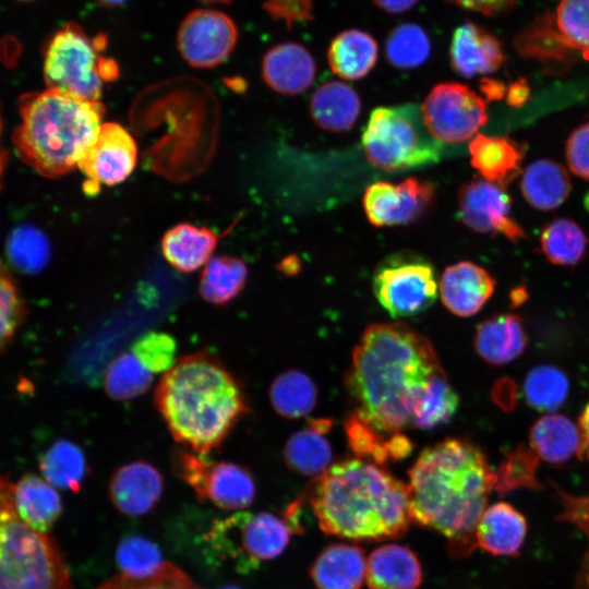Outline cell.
I'll return each mask as SVG.
<instances>
[{"label": "cell", "instance_id": "6da1fadb", "mask_svg": "<svg viewBox=\"0 0 589 589\" xmlns=\"http://www.w3.org/2000/svg\"><path fill=\"white\" fill-rule=\"evenodd\" d=\"M441 372L425 336L401 322L372 324L356 346L346 374L352 412L384 436L402 433Z\"/></svg>", "mask_w": 589, "mask_h": 589}, {"label": "cell", "instance_id": "7a4b0ae2", "mask_svg": "<svg viewBox=\"0 0 589 589\" xmlns=\"http://www.w3.org/2000/svg\"><path fill=\"white\" fill-rule=\"evenodd\" d=\"M408 474L412 522L445 537L452 557L470 555L496 483L484 454L466 438H447L424 448Z\"/></svg>", "mask_w": 589, "mask_h": 589}, {"label": "cell", "instance_id": "3957f363", "mask_svg": "<svg viewBox=\"0 0 589 589\" xmlns=\"http://www.w3.org/2000/svg\"><path fill=\"white\" fill-rule=\"evenodd\" d=\"M409 485L375 462L351 458L315 477L302 498L320 529L352 541H383L406 533L412 522Z\"/></svg>", "mask_w": 589, "mask_h": 589}, {"label": "cell", "instance_id": "277c9868", "mask_svg": "<svg viewBox=\"0 0 589 589\" xmlns=\"http://www.w3.org/2000/svg\"><path fill=\"white\" fill-rule=\"evenodd\" d=\"M154 402L176 442L200 455L219 448L250 412L240 383L206 351L179 358L156 386Z\"/></svg>", "mask_w": 589, "mask_h": 589}, {"label": "cell", "instance_id": "5b68a950", "mask_svg": "<svg viewBox=\"0 0 589 589\" xmlns=\"http://www.w3.org/2000/svg\"><path fill=\"white\" fill-rule=\"evenodd\" d=\"M21 124L13 132L20 158L47 178L76 168L95 141L105 106L47 88L20 99Z\"/></svg>", "mask_w": 589, "mask_h": 589}, {"label": "cell", "instance_id": "8992f818", "mask_svg": "<svg viewBox=\"0 0 589 589\" xmlns=\"http://www.w3.org/2000/svg\"><path fill=\"white\" fill-rule=\"evenodd\" d=\"M13 484L0 474V589H73L57 542L17 515Z\"/></svg>", "mask_w": 589, "mask_h": 589}, {"label": "cell", "instance_id": "52a82bcc", "mask_svg": "<svg viewBox=\"0 0 589 589\" xmlns=\"http://www.w3.org/2000/svg\"><path fill=\"white\" fill-rule=\"evenodd\" d=\"M107 39L104 33L88 36L74 22L58 29L44 50L47 88L80 100L99 101L104 83L119 73L115 60L101 53Z\"/></svg>", "mask_w": 589, "mask_h": 589}, {"label": "cell", "instance_id": "ba28073f", "mask_svg": "<svg viewBox=\"0 0 589 589\" xmlns=\"http://www.w3.org/2000/svg\"><path fill=\"white\" fill-rule=\"evenodd\" d=\"M361 140L368 160L389 172L437 163L443 152L442 144L428 130L417 104L375 108Z\"/></svg>", "mask_w": 589, "mask_h": 589}, {"label": "cell", "instance_id": "9c48e42d", "mask_svg": "<svg viewBox=\"0 0 589 589\" xmlns=\"http://www.w3.org/2000/svg\"><path fill=\"white\" fill-rule=\"evenodd\" d=\"M291 534L284 517L269 512H237L215 519L204 540L217 560L248 574L281 555Z\"/></svg>", "mask_w": 589, "mask_h": 589}, {"label": "cell", "instance_id": "30bf717a", "mask_svg": "<svg viewBox=\"0 0 589 589\" xmlns=\"http://www.w3.org/2000/svg\"><path fill=\"white\" fill-rule=\"evenodd\" d=\"M373 291L392 317L417 315L437 297L434 266L412 252H398L384 259L373 274Z\"/></svg>", "mask_w": 589, "mask_h": 589}, {"label": "cell", "instance_id": "8fae6325", "mask_svg": "<svg viewBox=\"0 0 589 589\" xmlns=\"http://www.w3.org/2000/svg\"><path fill=\"white\" fill-rule=\"evenodd\" d=\"M171 466L175 474L193 490L200 501L218 508L243 509L255 498V481L250 470L242 465L215 461L206 455L176 449L171 456Z\"/></svg>", "mask_w": 589, "mask_h": 589}, {"label": "cell", "instance_id": "7c38bea8", "mask_svg": "<svg viewBox=\"0 0 589 589\" xmlns=\"http://www.w3.org/2000/svg\"><path fill=\"white\" fill-rule=\"evenodd\" d=\"M424 123L440 143L457 144L471 139L488 121L486 105L468 86L437 84L421 106Z\"/></svg>", "mask_w": 589, "mask_h": 589}, {"label": "cell", "instance_id": "4fadbf2b", "mask_svg": "<svg viewBox=\"0 0 589 589\" xmlns=\"http://www.w3.org/2000/svg\"><path fill=\"white\" fill-rule=\"evenodd\" d=\"M233 20L213 9H196L180 23L177 44L181 57L193 68L212 69L225 62L236 47Z\"/></svg>", "mask_w": 589, "mask_h": 589}, {"label": "cell", "instance_id": "5bb4252c", "mask_svg": "<svg viewBox=\"0 0 589 589\" xmlns=\"http://www.w3.org/2000/svg\"><path fill=\"white\" fill-rule=\"evenodd\" d=\"M434 185L424 179L408 178L399 183L378 181L366 188L363 209L375 227L406 225L419 220L432 207Z\"/></svg>", "mask_w": 589, "mask_h": 589}, {"label": "cell", "instance_id": "9a60e30c", "mask_svg": "<svg viewBox=\"0 0 589 589\" xmlns=\"http://www.w3.org/2000/svg\"><path fill=\"white\" fill-rule=\"evenodd\" d=\"M512 200L504 187L473 179L458 192V216L470 229L501 233L513 242L525 239V230L509 216Z\"/></svg>", "mask_w": 589, "mask_h": 589}, {"label": "cell", "instance_id": "2e32d148", "mask_svg": "<svg viewBox=\"0 0 589 589\" xmlns=\"http://www.w3.org/2000/svg\"><path fill=\"white\" fill-rule=\"evenodd\" d=\"M137 146L132 135L119 123H101L97 136L77 168L85 175L91 193L98 184L113 185L124 181L134 170Z\"/></svg>", "mask_w": 589, "mask_h": 589}, {"label": "cell", "instance_id": "e0dca14e", "mask_svg": "<svg viewBox=\"0 0 589 589\" xmlns=\"http://www.w3.org/2000/svg\"><path fill=\"white\" fill-rule=\"evenodd\" d=\"M164 492V478L159 470L144 460L125 464L112 473L109 498L121 514L139 517L151 512Z\"/></svg>", "mask_w": 589, "mask_h": 589}, {"label": "cell", "instance_id": "ac0fdd59", "mask_svg": "<svg viewBox=\"0 0 589 589\" xmlns=\"http://www.w3.org/2000/svg\"><path fill=\"white\" fill-rule=\"evenodd\" d=\"M494 289V278L484 268L468 261L446 267L440 279L443 304L460 317L478 313Z\"/></svg>", "mask_w": 589, "mask_h": 589}, {"label": "cell", "instance_id": "d6986e66", "mask_svg": "<svg viewBox=\"0 0 589 589\" xmlns=\"http://www.w3.org/2000/svg\"><path fill=\"white\" fill-rule=\"evenodd\" d=\"M316 64L305 47L281 43L269 48L262 59V76L273 91L283 95L305 92L314 81Z\"/></svg>", "mask_w": 589, "mask_h": 589}, {"label": "cell", "instance_id": "ffe728a7", "mask_svg": "<svg viewBox=\"0 0 589 589\" xmlns=\"http://www.w3.org/2000/svg\"><path fill=\"white\" fill-rule=\"evenodd\" d=\"M449 61L456 73L472 77L497 71L504 61V53L495 36L472 22H465L453 33Z\"/></svg>", "mask_w": 589, "mask_h": 589}, {"label": "cell", "instance_id": "44dd1931", "mask_svg": "<svg viewBox=\"0 0 589 589\" xmlns=\"http://www.w3.org/2000/svg\"><path fill=\"white\" fill-rule=\"evenodd\" d=\"M526 517L513 505L497 502L486 507L476 529L477 546L495 556H517L527 536Z\"/></svg>", "mask_w": 589, "mask_h": 589}, {"label": "cell", "instance_id": "7402d4cb", "mask_svg": "<svg viewBox=\"0 0 589 589\" xmlns=\"http://www.w3.org/2000/svg\"><path fill=\"white\" fill-rule=\"evenodd\" d=\"M365 582L370 589H418L422 582L421 563L406 545H381L366 557Z\"/></svg>", "mask_w": 589, "mask_h": 589}, {"label": "cell", "instance_id": "603a6c76", "mask_svg": "<svg viewBox=\"0 0 589 589\" xmlns=\"http://www.w3.org/2000/svg\"><path fill=\"white\" fill-rule=\"evenodd\" d=\"M364 550L354 544L332 543L310 566L316 589H361L365 581Z\"/></svg>", "mask_w": 589, "mask_h": 589}, {"label": "cell", "instance_id": "cb8c5ba5", "mask_svg": "<svg viewBox=\"0 0 589 589\" xmlns=\"http://www.w3.org/2000/svg\"><path fill=\"white\" fill-rule=\"evenodd\" d=\"M527 334L519 316L501 314L477 328L474 348L488 363L502 365L517 359L527 347Z\"/></svg>", "mask_w": 589, "mask_h": 589}, {"label": "cell", "instance_id": "d4e9b609", "mask_svg": "<svg viewBox=\"0 0 589 589\" xmlns=\"http://www.w3.org/2000/svg\"><path fill=\"white\" fill-rule=\"evenodd\" d=\"M469 153L483 179L505 188L518 176L525 149L509 137L479 134L469 143Z\"/></svg>", "mask_w": 589, "mask_h": 589}, {"label": "cell", "instance_id": "484cf974", "mask_svg": "<svg viewBox=\"0 0 589 589\" xmlns=\"http://www.w3.org/2000/svg\"><path fill=\"white\" fill-rule=\"evenodd\" d=\"M13 504L29 527L48 533L62 513V501L55 488L35 474H25L13 484Z\"/></svg>", "mask_w": 589, "mask_h": 589}, {"label": "cell", "instance_id": "4316f807", "mask_svg": "<svg viewBox=\"0 0 589 589\" xmlns=\"http://www.w3.org/2000/svg\"><path fill=\"white\" fill-rule=\"evenodd\" d=\"M217 242L218 236L212 229L182 223L164 235L161 252L175 269L192 273L211 260Z\"/></svg>", "mask_w": 589, "mask_h": 589}, {"label": "cell", "instance_id": "83f0119b", "mask_svg": "<svg viewBox=\"0 0 589 589\" xmlns=\"http://www.w3.org/2000/svg\"><path fill=\"white\" fill-rule=\"evenodd\" d=\"M361 100L348 84L332 80L321 84L310 99V115L322 129L332 132L349 130L358 120Z\"/></svg>", "mask_w": 589, "mask_h": 589}, {"label": "cell", "instance_id": "f1b7e54d", "mask_svg": "<svg viewBox=\"0 0 589 589\" xmlns=\"http://www.w3.org/2000/svg\"><path fill=\"white\" fill-rule=\"evenodd\" d=\"M531 449L549 464L562 465L579 454L582 433L570 419L557 413L539 418L529 432Z\"/></svg>", "mask_w": 589, "mask_h": 589}, {"label": "cell", "instance_id": "f546056e", "mask_svg": "<svg viewBox=\"0 0 589 589\" xmlns=\"http://www.w3.org/2000/svg\"><path fill=\"white\" fill-rule=\"evenodd\" d=\"M377 50V44L369 33L348 29L330 41L327 61L330 70L341 79L359 80L375 65Z\"/></svg>", "mask_w": 589, "mask_h": 589}, {"label": "cell", "instance_id": "4dcf8cb0", "mask_svg": "<svg viewBox=\"0 0 589 589\" xmlns=\"http://www.w3.org/2000/svg\"><path fill=\"white\" fill-rule=\"evenodd\" d=\"M520 190L529 205L541 211L557 208L572 191L567 171L557 163L540 159L522 172Z\"/></svg>", "mask_w": 589, "mask_h": 589}, {"label": "cell", "instance_id": "1f68e13d", "mask_svg": "<svg viewBox=\"0 0 589 589\" xmlns=\"http://www.w3.org/2000/svg\"><path fill=\"white\" fill-rule=\"evenodd\" d=\"M39 469L53 488L76 493L82 488L88 467L80 446L68 440H59L40 454Z\"/></svg>", "mask_w": 589, "mask_h": 589}, {"label": "cell", "instance_id": "d6a6232c", "mask_svg": "<svg viewBox=\"0 0 589 589\" xmlns=\"http://www.w3.org/2000/svg\"><path fill=\"white\" fill-rule=\"evenodd\" d=\"M247 279L248 268L241 259L214 256L203 268L200 293L212 304L226 305L240 294Z\"/></svg>", "mask_w": 589, "mask_h": 589}, {"label": "cell", "instance_id": "836d02e7", "mask_svg": "<svg viewBox=\"0 0 589 589\" xmlns=\"http://www.w3.org/2000/svg\"><path fill=\"white\" fill-rule=\"evenodd\" d=\"M268 394L274 410L287 419L308 416L317 401L316 385L308 374L299 370H288L277 375Z\"/></svg>", "mask_w": 589, "mask_h": 589}, {"label": "cell", "instance_id": "e575fe53", "mask_svg": "<svg viewBox=\"0 0 589 589\" xmlns=\"http://www.w3.org/2000/svg\"><path fill=\"white\" fill-rule=\"evenodd\" d=\"M283 455L289 469L314 478L328 469L333 459L332 447L325 434L310 425L287 440Z\"/></svg>", "mask_w": 589, "mask_h": 589}, {"label": "cell", "instance_id": "d590c367", "mask_svg": "<svg viewBox=\"0 0 589 589\" xmlns=\"http://www.w3.org/2000/svg\"><path fill=\"white\" fill-rule=\"evenodd\" d=\"M589 239L572 219L556 218L544 226L540 248L549 262L560 266L576 265L586 254Z\"/></svg>", "mask_w": 589, "mask_h": 589}, {"label": "cell", "instance_id": "8d00e7d4", "mask_svg": "<svg viewBox=\"0 0 589 589\" xmlns=\"http://www.w3.org/2000/svg\"><path fill=\"white\" fill-rule=\"evenodd\" d=\"M569 382L566 374L551 364L531 369L524 381L527 404L536 410L552 412L566 400Z\"/></svg>", "mask_w": 589, "mask_h": 589}, {"label": "cell", "instance_id": "74e56055", "mask_svg": "<svg viewBox=\"0 0 589 589\" xmlns=\"http://www.w3.org/2000/svg\"><path fill=\"white\" fill-rule=\"evenodd\" d=\"M5 253L16 271L34 275L48 264L50 248L48 239L39 229L32 225H22L10 233Z\"/></svg>", "mask_w": 589, "mask_h": 589}, {"label": "cell", "instance_id": "f35d334b", "mask_svg": "<svg viewBox=\"0 0 589 589\" xmlns=\"http://www.w3.org/2000/svg\"><path fill=\"white\" fill-rule=\"evenodd\" d=\"M153 383L148 371L132 352H124L110 362L105 373V389L116 400H130L146 393Z\"/></svg>", "mask_w": 589, "mask_h": 589}, {"label": "cell", "instance_id": "ab89813d", "mask_svg": "<svg viewBox=\"0 0 589 589\" xmlns=\"http://www.w3.org/2000/svg\"><path fill=\"white\" fill-rule=\"evenodd\" d=\"M385 52L388 62L398 69H413L423 64L431 52L425 31L414 23H401L387 36Z\"/></svg>", "mask_w": 589, "mask_h": 589}, {"label": "cell", "instance_id": "60d3db41", "mask_svg": "<svg viewBox=\"0 0 589 589\" xmlns=\"http://www.w3.org/2000/svg\"><path fill=\"white\" fill-rule=\"evenodd\" d=\"M458 405V394L443 371L430 382L414 414L411 428L430 430L447 423L456 413Z\"/></svg>", "mask_w": 589, "mask_h": 589}, {"label": "cell", "instance_id": "b9f144b4", "mask_svg": "<svg viewBox=\"0 0 589 589\" xmlns=\"http://www.w3.org/2000/svg\"><path fill=\"white\" fill-rule=\"evenodd\" d=\"M539 459L532 449L524 445H518L507 452L497 470H495L496 483L494 491L500 495H504L521 488L540 489L541 483L537 477Z\"/></svg>", "mask_w": 589, "mask_h": 589}, {"label": "cell", "instance_id": "7bdbcfd3", "mask_svg": "<svg viewBox=\"0 0 589 589\" xmlns=\"http://www.w3.org/2000/svg\"><path fill=\"white\" fill-rule=\"evenodd\" d=\"M116 558L121 574L137 578L153 575L165 563L156 543L135 534L120 540Z\"/></svg>", "mask_w": 589, "mask_h": 589}, {"label": "cell", "instance_id": "ee69618b", "mask_svg": "<svg viewBox=\"0 0 589 589\" xmlns=\"http://www.w3.org/2000/svg\"><path fill=\"white\" fill-rule=\"evenodd\" d=\"M555 26L568 48L580 50L589 58V0H561Z\"/></svg>", "mask_w": 589, "mask_h": 589}, {"label": "cell", "instance_id": "f6af8a7d", "mask_svg": "<svg viewBox=\"0 0 589 589\" xmlns=\"http://www.w3.org/2000/svg\"><path fill=\"white\" fill-rule=\"evenodd\" d=\"M96 589H202L181 568L170 562L151 576L137 578L119 574Z\"/></svg>", "mask_w": 589, "mask_h": 589}, {"label": "cell", "instance_id": "bcb514c9", "mask_svg": "<svg viewBox=\"0 0 589 589\" xmlns=\"http://www.w3.org/2000/svg\"><path fill=\"white\" fill-rule=\"evenodd\" d=\"M348 445L357 458L377 465L389 461L387 444L389 437L382 435L372 426L359 419L353 412L345 420Z\"/></svg>", "mask_w": 589, "mask_h": 589}, {"label": "cell", "instance_id": "7dc6e473", "mask_svg": "<svg viewBox=\"0 0 589 589\" xmlns=\"http://www.w3.org/2000/svg\"><path fill=\"white\" fill-rule=\"evenodd\" d=\"M176 339L164 332H149L132 346V353L152 373L168 371L175 363Z\"/></svg>", "mask_w": 589, "mask_h": 589}, {"label": "cell", "instance_id": "c3c4849f", "mask_svg": "<svg viewBox=\"0 0 589 589\" xmlns=\"http://www.w3.org/2000/svg\"><path fill=\"white\" fill-rule=\"evenodd\" d=\"M25 314V303L16 285L0 265V349L11 341Z\"/></svg>", "mask_w": 589, "mask_h": 589}, {"label": "cell", "instance_id": "681fc988", "mask_svg": "<svg viewBox=\"0 0 589 589\" xmlns=\"http://www.w3.org/2000/svg\"><path fill=\"white\" fill-rule=\"evenodd\" d=\"M562 519L584 531L589 541V496L575 501L563 514ZM575 589H589V543L580 562L575 579Z\"/></svg>", "mask_w": 589, "mask_h": 589}, {"label": "cell", "instance_id": "f907efd6", "mask_svg": "<svg viewBox=\"0 0 589 589\" xmlns=\"http://www.w3.org/2000/svg\"><path fill=\"white\" fill-rule=\"evenodd\" d=\"M565 155L569 170L589 180V123L580 125L570 134Z\"/></svg>", "mask_w": 589, "mask_h": 589}, {"label": "cell", "instance_id": "816d5d0a", "mask_svg": "<svg viewBox=\"0 0 589 589\" xmlns=\"http://www.w3.org/2000/svg\"><path fill=\"white\" fill-rule=\"evenodd\" d=\"M264 8L274 20L285 22L288 27L313 17L312 0H265Z\"/></svg>", "mask_w": 589, "mask_h": 589}, {"label": "cell", "instance_id": "f5cc1de1", "mask_svg": "<svg viewBox=\"0 0 589 589\" xmlns=\"http://www.w3.org/2000/svg\"><path fill=\"white\" fill-rule=\"evenodd\" d=\"M458 5L484 15H496L507 11L516 0H452Z\"/></svg>", "mask_w": 589, "mask_h": 589}, {"label": "cell", "instance_id": "db71d44e", "mask_svg": "<svg viewBox=\"0 0 589 589\" xmlns=\"http://www.w3.org/2000/svg\"><path fill=\"white\" fill-rule=\"evenodd\" d=\"M530 96V88L525 79L512 83L506 91V101L512 107L522 106Z\"/></svg>", "mask_w": 589, "mask_h": 589}, {"label": "cell", "instance_id": "11a10c76", "mask_svg": "<svg viewBox=\"0 0 589 589\" xmlns=\"http://www.w3.org/2000/svg\"><path fill=\"white\" fill-rule=\"evenodd\" d=\"M480 88L490 100H500L506 94V88L503 82L493 79H482Z\"/></svg>", "mask_w": 589, "mask_h": 589}, {"label": "cell", "instance_id": "9f6ffc18", "mask_svg": "<svg viewBox=\"0 0 589 589\" xmlns=\"http://www.w3.org/2000/svg\"><path fill=\"white\" fill-rule=\"evenodd\" d=\"M579 428L582 433V444L578 457L589 459V404L579 417Z\"/></svg>", "mask_w": 589, "mask_h": 589}, {"label": "cell", "instance_id": "6f0895ef", "mask_svg": "<svg viewBox=\"0 0 589 589\" xmlns=\"http://www.w3.org/2000/svg\"><path fill=\"white\" fill-rule=\"evenodd\" d=\"M381 9L388 13H402L410 10L418 0H373Z\"/></svg>", "mask_w": 589, "mask_h": 589}, {"label": "cell", "instance_id": "680465c9", "mask_svg": "<svg viewBox=\"0 0 589 589\" xmlns=\"http://www.w3.org/2000/svg\"><path fill=\"white\" fill-rule=\"evenodd\" d=\"M284 272L287 274H296L300 268V262L297 257H288L283 261Z\"/></svg>", "mask_w": 589, "mask_h": 589}, {"label": "cell", "instance_id": "91938a15", "mask_svg": "<svg viewBox=\"0 0 589 589\" xmlns=\"http://www.w3.org/2000/svg\"><path fill=\"white\" fill-rule=\"evenodd\" d=\"M128 0H98V2L106 7H117L123 4Z\"/></svg>", "mask_w": 589, "mask_h": 589}, {"label": "cell", "instance_id": "94428289", "mask_svg": "<svg viewBox=\"0 0 589 589\" xmlns=\"http://www.w3.org/2000/svg\"><path fill=\"white\" fill-rule=\"evenodd\" d=\"M200 1L204 3H209V4H228L232 0H200Z\"/></svg>", "mask_w": 589, "mask_h": 589}, {"label": "cell", "instance_id": "6125c7cd", "mask_svg": "<svg viewBox=\"0 0 589 589\" xmlns=\"http://www.w3.org/2000/svg\"><path fill=\"white\" fill-rule=\"evenodd\" d=\"M217 589H242L240 586H237V585H224Z\"/></svg>", "mask_w": 589, "mask_h": 589}, {"label": "cell", "instance_id": "be15d7a7", "mask_svg": "<svg viewBox=\"0 0 589 589\" xmlns=\"http://www.w3.org/2000/svg\"><path fill=\"white\" fill-rule=\"evenodd\" d=\"M1 125H2V124H1V118H0V132H1Z\"/></svg>", "mask_w": 589, "mask_h": 589}, {"label": "cell", "instance_id": "e7e4bbea", "mask_svg": "<svg viewBox=\"0 0 589 589\" xmlns=\"http://www.w3.org/2000/svg\"><path fill=\"white\" fill-rule=\"evenodd\" d=\"M23 1H28V0H23Z\"/></svg>", "mask_w": 589, "mask_h": 589}]
</instances>
